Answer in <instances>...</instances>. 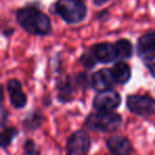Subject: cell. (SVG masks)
I'll return each mask as SVG.
<instances>
[{
  "label": "cell",
  "mask_w": 155,
  "mask_h": 155,
  "mask_svg": "<svg viewBox=\"0 0 155 155\" xmlns=\"http://www.w3.org/2000/svg\"><path fill=\"white\" fill-rule=\"evenodd\" d=\"M18 25L28 33L33 35H48L51 32V21L49 17L37 8L26 7L16 12Z\"/></svg>",
  "instance_id": "1"
},
{
  "label": "cell",
  "mask_w": 155,
  "mask_h": 155,
  "mask_svg": "<svg viewBox=\"0 0 155 155\" xmlns=\"http://www.w3.org/2000/svg\"><path fill=\"white\" fill-rule=\"evenodd\" d=\"M53 9L54 13L68 25L79 24L87 14V8L82 0H58Z\"/></svg>",
  "instance_id": "2"
},
{
  "label": "cell",
  "mask_w": 155,
  "mask_h": 155,
  "mask_svg": "<svg viewBox=\"0 0 155 155\" xmlns=\"http://www.w3.org/2000/svg\"><path fill=\"white\" fill-rule=\"evenodd\" d=\"M122 118L119 114L113 112L98 110L91 113L85 120V125L91 131L99 132H114L121 125Z\"/></svg>",
  "instance_id": "3"
},
{
  "label": "cell",
  "mask_w": 155,
  "mask_h": 155,
  "mask_svg": "<svg viewBox=\"0 0 155 155\" xmlns=\"http://www.w3.org/2000/svg\"><path fill=\"white\" fill-rule=\"evenodd\" d=\"M91 148V137L86 131H77L68 138L66 155H87Z\"/></svg>",
  "instance_id": "4"
},
{
  "label": "cell",
  "mask_w": 155,
  "mask_h": 155,
  "mask_svg": "<svg viewBox=\"0 0 155 155\" xmlns=\"http://www.w3.org/2000/svg\"><path fill=\"white\" fill-rule=\"evenodd\" d=\"M127 106L132 113L139 116L155 115V99L149 96H129L127 99Z\"/></svg>",
  "instance_id": "5"
},
{
  "label": "cell",
  "mask_w": 155,
  "mask_h": 155,
  "mask_svg": "<svg viewBox=\"0 0 155 155\" xmlns=\"http://www.w3.org/2000/svg\"><path fill=\"white\" fill-rule=\"evenodd\" d=\"M121 103V97L114 89H106V91H99L93 101L94 107L97 110H104V112H112L119 107Z\"/></svg>",
  "instance_id": "6"
},
{
  "label": "cell",
  "mask_w": 155,
  "mask_h": 155,
  "mask_svg": "<svg viewBox=\"0 0 155 155\" xmlns=\"http://www.w3.org/2000/svg\"><path fill=\"white\" fill-rule=\"evenodd\" d=\"M137 54L146 62L155 60V31L147 33L138 39Z\"/></svg>",
  "instance_id": "7"
},
{
  "label": "cell",
  "mask_w": 155,
  "mask_h": 155,
  "mask_svg": "<svg viewBox=\"0 0 155 155\" xmlns=\"http://www.w3.org/2000/svg\"><path fill=\"white\" fill-rule=\"evenodd\" d=\"M91 51H93L96 60L101 63H104V64L112 63L118 58L115 44L114 45L110 43L97 44V45H95L91 48Z\"/></svg>",
  "instance_id": "8"
},
{
  "label": "cell",
  "mask_w": 155,
  "mask_h": 155,
  "mask_svg": "<svg viewBox=\"0 0 155 155\" xmlns=\"http://www.w3.org/2000/svg\"><path fill=\"white\" fill-rule=\"evenodd\" d=\"M106 146L114 155H131L133 152V148L129 139L120 135L110 136L106 141Z\"/></svg>",
  "instance_id": "9"
},
{
  "label": "cell",
  "mask_w": 155,
  "mask_h": 155,
  "mask_svg": "<svg viewBox=\"0 0 155 155\" xmlns=\"http://www.w3.org/2000/svg\"><path fill=\"white\" fill-rule=\"evenodd\" d=\"M8 93L10 95L11 104L15 108H22L27 104V96L22 91L21 84L16 79H12L7 84Z\"/></svg>",
  "instance_id": "10"
},
{
  "label": "cell",
  "mask_w": 155,
  "mask_h": 155,
  "mask_svg": "<svg viewBox=\"0 0 155 155\" xmlns=\"http://www.w3.org/2000/svg\"><path fill=\"white\" fill-rule=\"evenodd\" d=\"M115 79L113 77V72L110 69H100L94 73L91 78V85L98 91L110 89L115 84Z\"/></svg>",
  "instance_id": "11"
},
{
  "label": "cell",
  "mask_w": 155,
  "mask_h": 155,
  "mask_svg": "<svg viewBox=\"0 0 155 155\" xmlns=\"http://www.w3.org/2000/svg\"><path fill=\"white\" fill-rule=\"evenodd\" d=\"M112 72L113 77L115 79V82L118 83V84H125L127 82H129L132 75L131 68L124 62L116 63L113 67Z\"/></svg>",
  "instance_id": "12"
},
{
  "label": "cell",
  "mask_w": 155,
  "mask_h": 155,
  "mask_svg": "<svg viewBox=\"0 0 155 155\" xmlns=\"http://www.w3.org/2000/svg\"><path fill=\"white\" fill-rule=\"evenodd\" d=\"M115 47L117 50L118 58L121 60H127L132 56L133 53V46L132 43L127 39H119L115 43Z\"/></svg>",
  "instance_id": "13"
},
{
  "label": "cell",
  "mask_w": 155,
  "mask_h": 155,
  "mask_svg": "<svg viewBox=\"0 0 155 155\" xmlns=\"http://www.w3.org/2000/svg\"><path fill=\"white\" fill-rule=\"evenodd\" d=\"M58 91H60L61 99H63L64 101H68V97H71L72 93L74 91V84L70 77H67L66 79L61 81L58 85Z\"/></svg>",
  "instance_id": "14"
},
{
  "label": "cell",
  "mask_w": 155,
  "mask_h": 155,
  "mask_svg": "<svg viewBox=\"0 0 155 155\" xmlns=\"http://www.w3.org/2000/svg\"><path fill=\"white\" fill-rule=\"evenodd\" d=\"M43 117H41L39 112H32L30 113L27 118H25L24 120V127L28 130H36L37 127L41 125Z\"/></svg>",
  "instance_id": "15"
},
{
  "label": "cell",
  "mask_w": 155,
  "mask_h": 155,
  "mask_svg": "<svg viewBox=\"0 0 155 155\" xmlns=\"http://www.w3.org/2000/svg\"><path fill=\"white\" fill-rule=\"evenodd\" d=\"M17 134L18 131L16 129H14V127H8V129H5L2 132V135H1V146H2V148H5V147L9 146Z\"/></svg>",
  "instance_id": "16"
},
{
  "label": "cell",
  "mask_w": 155,
  "mask_h": 155,
  "mask_svg": "<svg viewBox=\"0 0 155 155\" xmlns=\"http://www.w3.org/2000/svg\"><path fill=\"white\" fill-rule=\"evenodd\" d=\"M81 62H82V65L85 67V68L87 69H91L93 68L94 66L96 65V62H97V60H96L95 55H94L93 51H89L87 52V53H84L82 56V58H81Z\"/></svg>",
  "instance_id": "17"
},
{
  "label": "cell",
  "mask_w": 155,
  "mask_h": 155,
  "mask_svg": "<svg viewBox=\"0 0 155 155\" xmlns=\"http://www.w3.org/2000/svg\"><path fill=\"white\" fill-rule=\"evenodd\" d=\"M25 153L26 155H34L36 154V148H35V143L32 140H27L25 143Z\"/></svg>",
  "instance_id": "18"
},
{
  "label": "cell",
  "mask_w": 155,
  "mask_h": 155,
  "mask_svg": "<svg viewBox=\"0 0 155 155\" xmlns=\"http://www.w3.org/2000/svg\"><path fill=\"white\" fill-rule=\"evenodd\" d=\"M110 0H93V2L95 3L97 7H100V5H105L106 2H108Z\"/></svg>",
  "instance_id": "19"
},
{
  "label": "cell",
  "mask_w": 155,
  "mask_h": 155,
  "mask_svg": "<svg viewBox=\"0 0 155 155\" xmlns=\"http://www.w3.org/2000/svg\"><path fill=\"white\" fill-rule=\"evenodd\" d=\"M150 69H151V73H152V75L155 78V63H153L152 66H150Z\"/></svg>",
  "instance_id": "20"
}]
</instances>
